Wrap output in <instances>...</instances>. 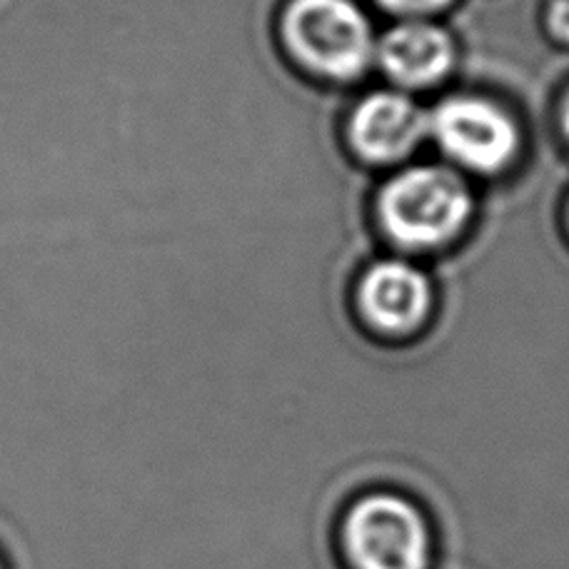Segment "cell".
I'll list each match as a JSON object with an SVG mask.
<instances>
[{
    "mask_svg": "<svg viewBox=\"0 0 569 569\" xmlns=\"http://www.w3.org/2000/svg\"><path fill=\"white\" fill-rule=\"evenodd\" d=\"M550 26L557 38L569 43V0H555L550 8Z\"/></svg>",
    "mask_w": 569,
    "mask_h": 569,
    "instance_id": "9c48e42d",
    "label": "cell"
},
{
    "mask_svg": "<svg viewBox=\"0 0 569 569\" xmlns=\"http://www.w3.org/2000/svg\"><path fill=\"white\" fill-rule=\"evenodd\" d=\"M0 569H6V565H3V560H0Z\"/></svg>",
    "mask_w": 569,
    "mask_h": 569,
    "instance_id": "8fae6325",
    "label": "cell"
},
{
    "mask_svg": "<svg viewBox=\"0 0 569 569\" xmlns=\"http://www.w3.org/2000/svg\"><path fill=\"white\" fill-rule=\"evenodd\" d=\"M280 36L300 66L335 80L362 76L378 48L368 18L350 0H290Z\"/></svg>",
    "mask_w": 569,
    "mask_h": 569,
    "instance_id": "7a4b0ae2",
    "label": "cell"
},
{
    "mask_svg": "<svg viewBox=\"0 0 569 569\" xmlns=\"http://www.w3.org/2000/svg\"><path fill=\"white\" fill-rule=\"evenodd\" d=\"M565 130H567V136H569V100H567V106H565Z\"/></svg>",
    "mask_w": 569,
    "mask_h": 569,
    "instance_id": "30bf717a",
    "label": "cell"
},
{
    "mask_svg": "<svg viewBox=\"0 0 569 569\" xmlns=\"http://www.w3.org/2000/svg\"><path fill=\"white\" fill-rule=\"evenodd\" d=\"M380 3L388 10H398V13H432L452 0H380Z\"/></svg>",
    "mask_w": 569,
    "mask_h": 569,
    "instance_id": "ba28073f",
    "label": "cell"
},
{
    "mask_svg": "<svg viewBox=\"0 0 569 569\" xmlns=\"http://www.w3.org/2000/svg\"><path fill=\"white\" fill-rule=\"evenodd\" d=\"M430 120L412 103L408 96L400 93H372L355 110L350 123V138L355 150L365 160L395 162L420 146Z\"/></svg>",
    "mask_w": 569,
    "mask_h": 569,
    "instance_id": "5b68a950",
    "label": "cell"
},
{
    "mask_svg": "<svg viewBox=\"0 0 569 569\" xmlns=\"http://www.w3.org/2000/svg\"><path fill=\"white\" fill-rule=\"evenodd\" d=\"M472 216L465 180L447 168H410L380 192V218L402 248H440Z\"/></svg>",
    "mask_w": 569,
    "mask_h": 569,
    "instance_id": "3957f363",
    "label": "cell"
},
{
    "mask_svg": "<svg viewBox=\"0 0 569 569\" xmlns=\"http://www.w3.org/2000/svg\"><path fill=\"white\" fill-rule=\"evenodd\" d=\"M430 130L447 158L475 172L502 170L517 152L512 118L487 100H445L430 118Z\"/></svg>",
    "mask_w": 569,
    "mask_h": 569,
    "instance_id": "277c9868",
    "label": "cell"
},
{
    "mask_svg": "<svg viewBox=\"0 0 569 569\" xmlns=\"http://www.w3.org/2000/svg\"><path fill=\"white\" fill-rule=\"evenodd\" d=\"M360 308L380 330L410 332L430 315L432 284L425 272L408 262L385 260L365 272Z\"/></svg>",
    "mask_w": 569,
    "mask_h": 569,
    "instance_id": "8992f818",
    "label": "cell"
},
{
    "mask_svg": "<svg viewBox=\"0 0 569 569\" xmlns=\"http://www.w3.org/2000/svg\"><path fill=\"white\" fill-rule=\"evenodd\" d=\"M345 569H435V527L412 497L390 487L355 495L335 522Z\"/></svg>",
    "mask_w": 569,
    "mask_h": 569,
    "instance_id": "6da1fadb",
    "label": "cell"
},
{
    "mask_svg": "<svg viewBox=\"0 0 569 569\" xmlns=\"http://www.w3.org/2000/svg\"><path fill=\"white\" fill-rule=\"evenodd\" d=\"M375 56L395 83L405 88H430L450 73L455 46L442 28L422 23V20H408L380 38Z\"/></svg>",
    "mask_w": 569,
    "mask_h": 569,
    "instance_id": "52a82bcc",
    "label": "cell"
}]
</instances>
